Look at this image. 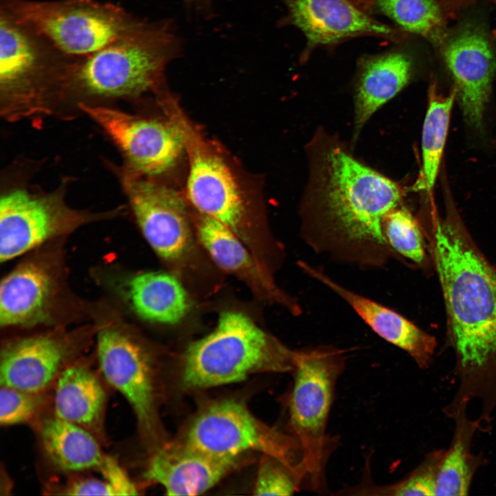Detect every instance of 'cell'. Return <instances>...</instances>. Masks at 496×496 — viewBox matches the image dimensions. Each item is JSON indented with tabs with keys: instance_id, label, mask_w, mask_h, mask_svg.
<instances>
[{
	"instance_id": "2",
	"label": "cell",
	"mask_w": 496,
	"mask_h": 496,
	"mask_svg": "<svg viewBox=\"0 0 496 496\" xmlns=\"http://www.w3.org/2000/svg\"><path fill=\"white\" fill-rule=\"evenodd\" d=\"M306 149L308 177L300 212L304 242L339 263L384 268L395 256L383 219L402 204L401 188L327 132H316Z\"/></svg>"
},
{
	"instance_id": "17",
	"label": "cell",
	"mask_w": 496,
	"mask_h": 496,
	"mask_svg": "<svg viewBox=\"0 0 496 496\" xmlns=\"http://www.w3.org/2000/svg\"><path fill=\"white\" fill-rule=\"evenodd\" d=\"M189 167L186 194L202 216L216 219L236 231L245 212L244 199L228 165L216 154L189 145Z\"/></svg>"
},
{
	"instance_id": "23",
	"label": "cell",
	"mask_w": 496,
	"mask_h": 496,
	"mask_svg": "<svg viewBox=\"0 0 496 496\" xmlns=\"http://www.w3.org/2000/svg\"><path fill=\"white\" fill-rule=\"evenodd\" d=\"M124 291L134 312L150 322L177 323L189 309L184 287L175 276L166 272L136 274L126 282Z\"/></svg>"
},
{
	"instance_id": "31",
	"label": "cell",
	"mask_w": 496,
	"mask_h": 496,
	"mask_svg": "<svg viewBox=\"0 0 496 496\" xmlns=\"http://www.w3.org/2000/svg\"><path fill=\"white\" fill-rule=\"evenodd\" d=\"M41 394L1 385V425H17L32 420L42 406Z\"/></svg>"
},
{
	"instance_id": "9",
	"label": "cell",
	"mask_w": 496,
	"mask_h": 496,
	"mask_svg": "<svg viewBox=\"0 0 496 496\" xmlns=\"http://www.w3.org/2000/svg\"><path fill=\"white\" fill-rule=\"evenodd\" d=\"M121 149L127 169L147 177L169 172L187 149V134L172 121L143 118L112 108L79 103Z\"/></svg>"
},
{
	"instance_id": "14",
	"label": "cell",
	"mask_w": 496,
	"mask_h": 496,
	"mask_svg": "<svg viewBox=\"0 0 496 496\" xmlns=\"http://www.w3.org/2000/svg\"><path fill=\"white\" fill-rule=\"evenodd\" d=\"M298 266L308 276L342 298L378 336L406 352L422 370L432 364L437 342L400 313L340 284L305 261Z\"/></svg>"
},
{
	"instance_id": "24",
	"label": "cell",
	"mask_w": 496,
	"mask_h": 496,
	"mask_svg": "<svg viewBox=\"0 0 496 496\" xmlns=\"http://www.w3.org/2000/svg\"><path fill=\"white\" fill-rule=\"evenodd\" d=\"M467 409L462 406L448 417L455 428L440 465L435 496L467 495L477 471L485 464L484 457L472 452L475 435L482 427L477 418L469 417Z\"/></svg>"
},
{
	"instance_id": "25",
	"label": "cell",
	"mask_w": 496,
	"mask_h": 496,
	"mask_svg": "<svg viewBox=\"0 0 496 496\" xmlns=\"http://www.w3.org/2000/svg\"><path fill=\"white\" fill-rule=\"evenodd\" d=\"M457 91L448 96L438 94L431 87L428 105L422 132V169L417 189L431 190L439 172L446 143L451 110Z\"/></svg>"
},
{
	"instance_id": "35",
	"label": "cell",
	"mask_w": 496,
	"mask_h": 496,
	"mask_svg": "<svg viewBox=\"0 0 496 496\" xmlns=\"http://www.w3.org/2000/svg\"><path fill=\"white\" fill-rule=\"evenodd\" d=\"M359 9L368 12L375 7L376 0H348Z\"/></svg>"
},
{
	"instance_id": "11",
	"label": "cell",
	"mask_w": 496,
	"mask_h": 496,
	"mask_svg": "<svg viewBox=\"0 0 496 496\" xmlns=\"http://www.w3.org/2000/svg\"><path fill=\"white\" fill-rule=\"evenodd\" d=\"M82 221L56 194L7 192L0 201V260H11Z\"/></svg>"
},
{
	"instance_id": "18",
	"label": "cell",
	"mask_w": 496,
	"mask_h": 496,
	"mask_svg": "<svg viewBox=\"0 0 496 496\" xmlns=\"http://www.w3.org/2000/svg\"><path fill=\"white\" fill-rule=\"evenodd\" d=\"M37 39L1 10L0 83L7 101L28 103L35 96L39 81L50 74L48 60Z\"/></svg>"
},
{
	"instance_id": "21",
	"label": "cell",
	"mask_w": 496,
	"mask_h": 496,
	"mask_svg": "<svg viewBox=\"0 0 496 496\" xmlns=\"http://www.w3.org/2000/svg\"><path fill=\"white\" fill-rule=\"evenodd\" d=\"M52 289L50 274L39 265L28 262L11 271L1 283V326H28L43 320Z\"/></svg>"
},
{
	"instance_id": "3",
	"label": "cell",
	"mask_w": 496,
	"mask_h": 496,
	"mask_svg": "<svg viewBox=\"0 0 496 496\" xmlns=\"http://www.w3.org/2000/svg\"><path fill=\"white\" fill-rule=\"evenodd\" d=\"M183 50L172 19L141 20L114 42L63 68L61 82L91 96L137 97L161 86L166 68Z\"/></svg>"
},
{
	"instance_id": "34",
	"label": "cell",
	"mask_w": 496,
	"mask_h": 496,
	"mask_svg": "<svg viewBox=\"0 0 496 496\" xmlns=\"http://www.w3.org/2000/svg\"><path fill=\"white\" fill-rule=\"evenodd\" d=\"M189 14L204 19H209L214 13L212 0H181Z\"/></svg>"
},
{
	"instance_id": "20",
	"label": "cell",
	"mask_w": 496,
	"mask_h": 496,
	"mask_svg": "<svg viewBox=\"0 0 496 496\" xmlns=\"http://www.w3.org/2000/svg\"><path fill=\"white\" fill-rule=\"evenodd\" d=\"M412 70L411 59L400 50L367 56L360 61L354 94L355 134L378 109L405 87Z\"/></svg>"
},
{
	"instance_id": "8",
	"label": "cell",
	"mask_w": 496,
	"mask_h": 496,
	"mask_svg": "<svg viewBox=\"0 0 496 496\" xmlns=\"http://www.w3.org/2000/svg\"><path fill=\"white\" fill-rule=\"evenodd\" d=\"M99 369L105 381L127 401L141 436L152 453L163 446L156 368L147 351L131 336L116 329L97 336Z\"/></svg>"
},
{
	"instance_id": "26",
	"label": "cell",
	"mask_w": 496,
	"mask_h": 496,
	"mask_svg": "<svg viewBox=\"0 0 496 496\" xmlns=\"http://www.w3.org/2000/svg\"><path fill=\"white\" fill-rule=\"evenodd\" d=\"M382 229L395 258L421 268L433 266L426 235L421 223L402 204L384 218Z\"/></svg>"
},
{
	"instance_id": "12",
	"label": "cell",
	"mask_w": 496,
	"mask_h": 496,
	"mask_svg": "<svg viewBox=\"0 0 496 496\" xmlns=\"http://www.w3.org/2000/svg\"><path fill=\"white\" fill-rule=\"evenodd\" d=\"M286 8L283 25L299 28L307 39L301 61L313 49L360 37H375L399 42L405 31L382 23L348 0H279Z\"/></svg>"
},
{
	"instance_id": "28",
	"label": "cell",
	"mask_w": 496,
	"mask_h": 496,
	"mask_svg": "<svg viewBox=\"0 0 496 496\" xmlns=\"http://www.w3.org/2000/svg\"><path fill=\"white\" fill-rule=\"evenodd\" d=\"M375 6L404 31L441 39L443 19L435 0H376Z\"/></svg>"
},
{
	"instance_id": "5",
	"label": "cell",
	"mask_w": 496,
	"mask_h": 496,
	"mask_svg": "<svg viewBox=\"0 0 496 496\" xmlns=\"http://www.w3.org/2000/svg\"><path fill=\"white\" fill-rule=\"evenodd\" d=\"M345 353L330 345L295 350L293 384L289 400L292 435L300 446L299 465L305 484L314 492L326 490L325 469L333 442L327 425L337 382L345 368Z\"/></svg>"
},
{
	"instance_id": "32",
	"label": "cell",
	"mask_w": 496,
	"mask_h": 496,
	"mask_svg": "<svg viewBox=\"0 0 496 496\" xmlns=\"http://www.w3.org/2000/svg\"><path fill=\"white\" fill-rule=\"evenodd\" d=\"M115 493V495H136L138 489L136 484L113 457L106 455L99 469Z\"/></svg>"
},
{
	"instance_id": "19",
	"label": "cell",
	"mask_w": 496,
	"mask_h": 496,
	"mask_svg": "<svg viewBox=\"0 0 496 496\" xmlns=\"http://www.w3.org/2000/svg\"><path fill=\"white\" fill-rule=\"evenodd\" d=\"M54 384V415L84 427L104 441L107 393L96 372L85 364L73 362Z\"/></svg>"
},
{
	"instance_id": "33",
	"label": "cell",
	"mask_w": 496,
	"mask_h": 496,
	"mask_svg": "<svg viewBox=\"0 0 496 496\" xmlns=\"http://www.w3.org/2000/svg\"><path fill=\"white\" fill-rule=\"evenodd\" d=\"M68 495H115L108 482L103 479L83 477L70 482L62 490Z\"/></svg>"
},
{
	"instance_id": "1",
	"label": "cell",
	"mask_w": 496,
	"mask_h": 496,
	"mask_svg": "<svg viewBox=\"0 0 496 496\" xmlns=\"http://www.w3.org/2000/svg\"><path fill=\"white\" fill-rule=\"evenodd\" d=\"M446 311V343L454 355L457 389L444 407L479 403L489 427L496 411V266L477 246L451 199L424 227Z\"/></svg>"
},
{
	"instance_id": "22",
	"label": "cell",
	"mask_w": 496,
	"mask_h": 496,
	"mask_svg": "<svg viewBox=\"0 0 496 496\" xmlns=\"http://www.w3.org/2000/svg\"><path fill=\"white\" fill-rule=\"evenodd\" d=\"M39 433L45 457L61 471L99 470L106 456L92 432L54 414L41 422Z\"/></svg>"
},
{
	"instance_id": "10",
	"label": "cell",
	"mask_w": 496,
	"mask_h": 496,
	"mask_svg": "<svg viewBox=\"0 0 496 496\" xmlns=\"http://www.w3.org/2000/svg\"><path fill=\"white\" fill-rule=\"evenodd\" d=\"M121 183L138 225L148 244L165 259L187 251L190 230L185 202L175 189L127 168Z\"/></svg>"
},
{
	"instance_id": "13",
	"label": "cell",
	"mask_w": 496,
	"mask_h": 496,
	"mask_svg": "<svg viewBox=\"0 0 496 496\" xmlns=\"http://www.w3.org/2000/svg\"><path fill=\"white\" fill-rule=\"evenodd\" d=\"M443 56L455 80L466 122L480 130L496 70L488 37L479 28H464L446 40Z\"/></svg>"
},
{
	"instance_id": "29",
	"label": "cell",
	"mask_w": 496,
	"mask_h": 496,
	"mask_svg": "<svg viewBox=\"0 0 496 496\" xmlns=\"http://www.w3.org/2000/svg\"><path fill=\"white\" fill-rule=\"evenodd\" d=\"M200 242L220 268L240 272L251 266V258L234 230L224 223L203 216L198 225Z\"/></svg>"
},
{
	"instance_id": "16",
	"label": "cell",
	"mask_w": 496,
	"mask_h": 496,
	"mask_svg": "<svg viewBox=\"0 0 496 496\" xmlns=\"http://www.w3.org/2000/svg\"><path fill=\"white\" fill-rule=\"evenodd\" d=\"M239 460L209 455L179 439L152 453L145 476L162 486L166 495H198L214 486Z\"/></svg>"
},
{
	"instance_id": "27",
	"label": "cell",
	"mask_w": 496,
	"mask_h": 496,
	"mask_svg": "<svg viewBox=\"0 0 496 496\" xmlns=\"http://www.w3.org/2000/svg\"><path fill=\"white\" fill-rule=\"evenodd\" d=\"M445 448L428 452L418 466L402 479L387 485H375L366 478L359 485L347 488L343 495L435 496L440 465Z\"/></svg>"
},
{
	"instance_id": "30",
	"label": "cell",
	"mask_w": 496,
	"mask_h": 496,
	"mask_svg": "<svg viewBox=\"0 0 496 496\" xmlns=\"http://www.w3.org/2000/svg\"><path fill=\"white\" fill-rule=\"evenodd\" d=\"M305 482L298 464L292 467L274 457L263 455L254 484L256 495H291Z\"/></svg>"
},
{
	"instance_id": "6",
	"label": "cell",
	"mask_w": 496,
	"mask_h": 496,
	"mask_svg": "<svg viewBox=\"0 0 496 496\" xmlns=\"http://www.w3.org/2000/svg\"><path fill=\"white\" fill-rule=\"evenodd\" d=\"M5 11L65 55L86 56L114 42L141 20L95 0H6Z\"/></svg>"
},
{
	"instance_id": "15",
	"label": "cell",
	"mask_w": 496,
	"mask_h": 496,
	"mask_svg": "<svg viewBox=\"0 0 496 496\" xmlns=\"http://www.w3.org/2000/svg\"><path fill=\"white\" fill-rule=\"evenodd\" d=\"M74 355L70 342L54 335H36L10 342L1 351V385L42 393L73 362Z\"/></svg>"
},
{
	"instance_id": "7",
	"label": "cell",
	"mask_w": 496,
	"mask_h": 496,
	"mask_svg": "<svg viewBox=\"0 0 496 496\" xmlns=\"http://www.w3.org/2000/svg\"><path fill=\"white\" fill-rule=\"evenodd\" d=\"M180 440L222 459H240L245 453L258 452L296 467L302 457L299 442L293 435L265 424L244 403L230 398L202 407Z\"/></svg>"
},
{
	"instance_id": "4",
	"label": "cell",
	"mask_w": 496,
	"mask_h": 496,
	"mask_svg": "<svg viewBox=\"0 0 496 496\" xmlns=\"http://www.w3.org/2000/svg\"><path fill=\"white\" fill-rule=\"evenodd\" d=\"M294 353L242 313L225 311L211 333L187 347L181 383L187 389H200L238 382L260 373L291 372Z\"/></svg>"
}]
</instances>
